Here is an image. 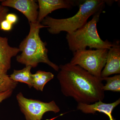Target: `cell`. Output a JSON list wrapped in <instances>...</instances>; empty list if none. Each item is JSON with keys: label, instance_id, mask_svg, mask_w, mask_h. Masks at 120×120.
<instances>
[{"label": "cell", "instance_id": "obj_7", "mask_svg": "<svg viewBox=\"0 0 120 120\" xmlns=\"http://www.w3.org/2000/svg\"><path fill=\"white\" fill-rule=\"evenodd\" d=\"M1 4L5 7L13 8L22 13L29 23L37 22L38 4L34 0H2Z\"/></svg>", "mask_w": 120, "mask_h": 120}, {"label": "cell", "instance_id": "obj_5", "mask_svg": "<svg viewBox=\"0 0 120 120\" xmlns=\"http://www.w3.org/2000/svg\"><path fill=\"white\" fill-rule=\"evenodd\" d=\"M109 49H83L73 52V56L70 62L79 65L88 72L101 79L102 71L105 65Z\"/></svg>", "mask_w": 120, "mask_h": 120}, {"label": "cell", "instance_id": "obj_21", "mask_svg": "<svg viewBox=\"0 0 120 120\" xmlns=\"http://www.w3.org/2000/svg\"><path fill=\"white\" fill-rule=\"evenodd\" d=\"M1 0H0V1H1Z\"/></svg>", "mask_w": 120, "mask_h": 120}, {"label": "cell", "instance_id": "obj_6", "mask_svg": "<svg viewBox=\"0 0 120 120\" xmlns=\"http://www.w3.org/2000/svg\"><path fill=\"white\" fill-rule=\"evenodd\" d=\"M20 110L26 120H41L45 113L59 112L60 108L54 101L45 102L38 100L26 98L22 92L16 95Z\"/></svg>", "mask_w": 120, "mask_h": 120}, {"label": "cell", "instance_id": "obj_13", "mask_svg": "<svg viewBox=\"0 0 120 120\" xmlns=\"http://www.w3.org/2000/svg\"><path fill=\"white\" fill-rule=\"evenodd\" d=\"M54 77V75L51 72L38 71L35 74H32V87L38 90L43 91L45 84Z\"/></svg>", "mask_w": 120, "mask_h": 120}, {"label": "cell", "instance_id": "obj_1", "mask_svg": "<svg viewBox=\"0 0 120 120\" xmlns=\"http://www.w3.org/2000/svg\"><path fill=\"white\" fill-rule=\"evenodd\" d=\"M59 67L57 78L64 96L73 98L78 103L91 104L103 101L105 94L101 78L70 62Z\"/></svg>", "mask_w": 120, "mask_h": 120}, {"label": "cell", "instance_id": "obj_19", "mask_svg": "<svg viewBox=\"0 0 120 120\" xmlns=\"http://www.w3.org/2000/svg\"><path fill=\"white\" fill-rule=\"evenodd\" d=\"M12 90H10L0 94V103L4 100L11 97L12 94Z\"/></svg>", "mask_w": 120, "mask_h": 120}, {"label": "cell", "instance_id": "obj_12", "mask_svg": "<svg viewBox=\"0 0 120 120\" xmlns=\"http://www.w3.org/2000/svg\"><path fill=\"white\" fill-rule=\"evenodd\" d=\"M32 68L31 66H27L22 70H14L9 77L14 82L26 84L31 88L33 83L32 74L31 72Z\"/></svg>", "mask_w": 120, "mask_h": 120}, {"label": "cell", "instance_id": "obj_3", "mask_svg": "<svg viewBox=\"0 0 120 120\" xmlns=\"http://www.w3.org/2000/svg\"><path fill=\"white\" fill-rule=\"evenodd\" d=\"M111 1L104 0L84 1L80 5L79 11L73 16L63 19H56L47 16L41 23L43 26L48 27V31L52 34H58L62 31L70 34L82 27L87 23L90 17L103 10L106 3Z\"/></svg>", "mask_w": 120, "mask_h": 120}, {"label": "cell", "instance_id": "obj_9", "mask_svg": "<svg viewBox=\"0 0 120 120\" xmlns=\"http://www.w3.org/2000/svg\"><path fill=\"white\" fill-rule=\"evenodd\" d=\"M113 43V45L109 49L105 65L101 73V78L113 74H120V42L116 41Z\"/></svg>", "mask_w": 120, "mask_h": 120}, {"label": "cell", "instance_id": "obj_2", "mask_svg": "<svg viewBox=\"0 0 120 120\" xmlns=\"http://www.w3.org/2000/svg\"><path fill=\"white\" fill-rule=\"evenodd\" d=\"M29 23V34L20 44L19 48L22 53L17 56L16 60L26 66L34 68L37 67L39 63H45L58 71L59 66L49 59L48 49L46 47V43L42 41L39 36L41 28H47L48 27L38 22Z\"/></svg>", "mask_w": 120, "mask_h": 120}, {"label": "cell", "instance_id": "obj_4", "mask_svg": "<svg viewBox=\"0 0 120 120\" xmlns=\"http://www.w3.org/2000/svg\"><path fill=\"white\" fill-rule=\"evenodd\" d=\"M103 10H101L93 16L90 21L82 28L70 34H67V39L69 49L74 52L78 50L90 49H109L113 43L108 40L104 41L98 34L97 24Z\"/></svg>", "mask_w": 120, "mask_h": 120}, {"label": "cell", "instance_id": "obj_11", "mask_svg": "<svg viewBox=\"0 0 120 120\" xmlns=\"http://www.w3.org/2000/svg\"><path fill=\"white\" fill-rule=\"evenodd\" d=\"M20 52L19 48L11 47L6 37L0 36V62L8 70L11 68V59Z\"/></svg>", "mask_w": 120, "mask_h": 120}, {"label": "cell", "instance_id": "obj_14", "mask_svg": "<svg viewBox=\"0 0 120 120\" xmlns=\"http://www.w3.org/2000/svg\"><path fill=\"white\" fill-rule=\"evenodd\" d=\"M102 80H106V83L103 85L102 89L105 91H111L114 92H120V75H115L112 77L101 78Z\"/></svg>", "mask_w": 120, "mask_h": 120}, {"label": "cell", "instance_id": "obj_18", "mask_svg": "<svg viewBox=\"0 0 120 120\" xmlns=\"http://www.w3.org/2000/svg\"><path fill=\"white\" fill-rule=\"evenodd\" d=\"M5 19L12 24L15 23L17 22L18 17L17 16L13 13L7 14L5 17Z\"/></svg>", "mask_w": 120, "mask_h": 120}, {"label": "cell", "instance_id": "obj_17", "mask_svg": "<svg viewBox=\"0 0 120 120\" xmlns=\"http://www.w3.org/2000/svg\"><path fill=\"white\" fill-rule=\"evenodd\" d=\"M12 25L6 20L5 19L1 23L0 28L3 30L9 31L12 28Z\"/></svg>", "mask_w": 120, "mask_h": 120}, {"label": "cell", "instance_id": "obj_16", "mask_svg": "<svg viewBox=\"0 0 120 120\" xmlns=\"http://www.w3.org/2000/svg\"><path fill=\"white\" fill-rule=\"evenodd\" d=\"M8 11V9L7 7L2 6L1 4H0V25L1 22L5 19V17Z\"/></svg>", "mask_w": 120, "mask_h": 120}, {"label": "cell", "instance_id": "obj_8", "mask_svg": "<svg viewBox=\"0 0 120 120\" xmlns=\"http://www.w3.org/2000/svg\"><path fill=\"white\" fill-rule=\"evenodd\" d=\"M39 11L37 22L41 23L47 15L60 9H69L79 4V1L72 0H38Z\"/></svg>", "mask_w": 120, "mask_h": 120}, {"label": "cell", "instance_id": "obj_10", "mask_svg": "<svg viewBox=\"0 0 120 120\" xmlns=\"http://www.w3.org/2000/svg\"><path fill=\"white\" fill-rule=\"evenodd\" d=\"M120 103V99L112 103H104L101 101L96 102L92 104L78 103L77 109L86 114H94L97 112L103 113L109 117L110 120H115L112 113L114 109Z\"/></svg>", "mask_w": 120, "mask_h": 120}, {"label": "cell", "instance_id": "obj_15", "mask_svg": "<svg viewBox=\"0 0 120 120\" xmlns=\"http://www.w3.org/2000/svg\"><path fill=\"white\" fill-rule=\"evenodd\" d=\"M18 83L14 82L8 75L0 74V94L14 90Z\"/></svg>", "mask_w": 120, "mask_h": 120}, {"label": "cell", "instance_id": "obj_20", "mask_svg": "<svg viewBox=\"0 0 120 120\" xmlns=\"http://www.w3.org/2000/svg\"><path fill=\"white\" fill-rule=\"evenodd\" d=\"M8 71L4 65L0 62V74L7 75Z\"/></svg>", "mask_w": 120, "mask_h": 120}]
</instances>
